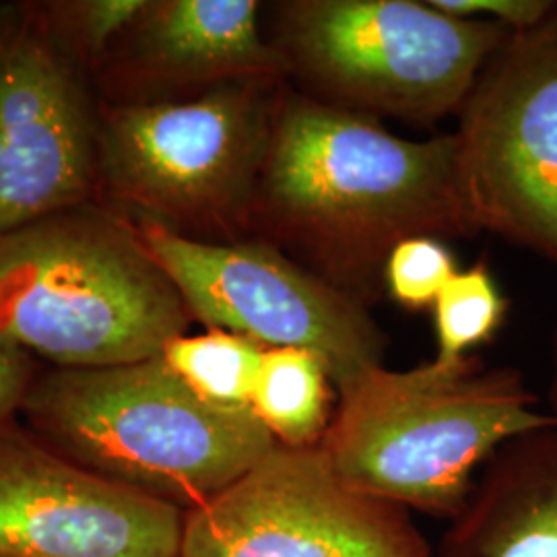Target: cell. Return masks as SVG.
<instances>
[{
    "instance_id": "12",
    "label": "cell",
    "mask_w": 557,
    "mask_h": 557,
    "mask_svg": "<svg viewBox=\"0 0 557 557\" xmlns=\"http://www.w3.org/2000/svg\"><path fill=\"white\" fill-rule=\"evenodd\" d=\"M257 0H149L98 75L100 101L178 100L223 83L285 79Z\"/></svg>"
},
{
    "instance_id": "13",
    "label": "cell",
    "mask_w": 557,
    "mask_h": 557,
    "mask_svg": "<svg viewBox=\"0 0 557 557\" xmlns=\"http://www.w3.org/2000/svg\"><path fill=\"white\" fill-rule=\"evenodd\" d=\"M440 557H557V428L510 440L485 462Z\"/></svg>"
},
{
    "instance_id": "19",
    "label": "cell",
    "mask_w": 557,
    "mask_h": 557,
    "mask_svg": "<svg viewBox=\"0 0 557 557\" xmlns=\"http://www.w3.org/2000/svg\"><path fill=\"white\" fill-rule=\"evenodd\" d=\"M430 7L458 20L485 17L510 29H527L545 20L554 9L552 0H425Z\"/></svg>"
},
{
    "instance_id": "21",
    "label": "cell",
    "mask_w": 557,
    "mask_h": 557,
    "mask_svg": "<svg viewBox=\"0 0 557 557\" xmlns=\"http://www.w3.org/2000/svg\"><path fill=\"white\" fill-rule=\"evenodd\" d=\"M549 405H552V416L557 418V347H556V370H554V380L549 388Z\"/></svg>"
},
{
    "instance_id": "3",
    "label": "cell",
    "mask_w": 557,
    "mask_h": 557,
    "mask_svg": "<svg viewBox=\"0 0 557 557\" xmlns=\"http://www.w3.org/2000/svg\"><path fill=\"white\" fill-rule=\"evenodd\" d=\"M21 413L62 457L184 512L215 498L277 446L248 407L200 398L161 356L40 372Z\"/></svg>"
},
{
    "instance_id": "10",
    "label": "cell",
    "mask_w": 557,
    "mask_h": 557,
    "mask_svg": "<svg viewBox=\"0 0 557 557\" xmlns=\"http://www.w3.org/2000/svg\"><path fill=\"white\" fill-rule=\"evenodd\" d=\"M100 98L32 2L0 7V234L98 200Z\"/></svg>"
},
{
    "instance_id": "8",
    "label": "cell",
    "mask_w": 557,
    "mask_h": 557,
    "mask_svg": "<svg viewBox=\"0 0 557 557\" xmlns=\"http://www.w3.org/2000/svg\"><path fill=\"white\" fill-rule=\"evenodd\" d=\"M140 238L172 278L193 320L250 338L264 349L319 356L335 388L379 368L386 337L370 308L257 238L199 242L151 221Z\"/></svg>"
},
{
    "instance_id": "7",
    "label": "cell",
    "mask_w": 557,
    "mask_h": 557,
    "mask_svg": "<svg viewBox=\"0 0 557 557\" xmlns=\"http://www.w3.org/2000/svg\"><path fill=\"white\" fill-rule=\"evenodd\" d=\"M458 114V184L473 225L557 267V2L510 34Z\"/></svg>"
},
{
    "instance_id": "14",
    "label": "cell",
    "mask_w": 557,
    "mask_h": 557,
    "mask_svg": "<svg viewBox=\"0 0 557 557\" xmlns=\"http://www.w3.org/2000/svg\"><path fill=\"white\" fill-rule=\"evenodd\" d=\"M326 363L312 351L267 349L250 397V411L278 446L319 448L335 413Z\"/></svg>"
},
{
    "instance_id": "4",
    "label": "cell",
    "mask_w": 557,
    "mask_h": 557,
    "mask_svg": "<svg viewBox=\"0 0 557 557\" xmlns=\"http://www.w3.org/2000/svg\"><path fill=\"white\" fill-rule=\"evenodd\" d=\"M190 322L135 221L100 200L0 234V333L57 368L158 358Z\"/></svg>"
},
{
    "instance_id": "2",
    "label": "cell",
    "mask_w": 557,
    "mask_h": 557,
    "mask_svg": "<svg viewBox=\"0 0 557 557\" xmlns=\"http://www.w3.org/2000/svg\"><path fill=\"white\" fill-rule=\"evenodd\" d=\"M537 403L518 370L471 356L403 372L379 366L338 386L320 448L361 494L453 520L506 442L557 428Z\"/></svg>"
},
{
    "instance_id": "15",
    "label": "cell",
    "mask_w": 557,
    "mask_h": 557,
    "mask_svg": "<svg viewBox=\"0 0 557 557\" xmlns=\"http://www.w3.org/2000/svg\"><path fill=\"white\" fill-rule=\"evenodd\" d=\"M264 347L223 329L172 338L161 358L200 398L232 409H250Z\"/></svg>"
},
{
    "instance_id": "18",
    "label": "cell",
    "mask_w": 557,
    "mask_h": 557,
    "mask_svg": "<svg viewBox=\"0 0 557 557\" xmlns=\"http://www.w3.org/2000/svg\"><path fill=\"white\" fill-rule=\"evenodd\" d=\"M457 275L455 259L444 242L430 236L400 242L384 271L386 294L409 310L432 306L444 285Z\"/></svg>"
},
{
    "instance_id": "17",
    "label": "cell",
    "mask_w": 557,
    "mask_h": 557,
    "mask_svg": "<svg viewBox=\"0 0 557 557\" xmlns=\"http://www.w3.org/2000/svg\"><path fill=\"white\" fill-rule=\"evenodd\" d=\"M442 363L469 358V351L494 337L506 314V299L483 262L450 278L434 301Z\"/></svg>"
},
{
    "instance_id": "11",
    "label": "cell",
    "mask_w": 557,
    "mask_h": 557,
    "mask_svg": "<svg viewBox=\"0 0 557 557\" xmlns=\"http://www.w3.org/2000/svg\"><path fill=\"white\" fill-rule=\"evenodd\" d=\"M184 520L0 423V557H180Z\"/></svg>"
},
{
    "instance_id": "6",
    "label": "cell",
    "mask_w": 557,
    "mask_h": 557,
    "mask_svg": "<svg viewBox=\"0 0 557 557\" xmlns=\"http://www.w3.org/2000/svg\"><path fill=\"white\" fill-rule=\"evenodd\" d=\"M267 38L287 83L368 119L434 124L460 112L515 29L458 20L425 0H285Z\"/></svg>"
},
{
    "instance_id": "20",
    "label": "cell",
    "mask_w": 557,
    "mask_h": 557,
    "mask_svg": "<svg viewBox=\"0 0 557 557\" xmlns=\"http://www.w3.org/2000/svg\"><path fill=\"white\" fill-rule=\"evenodd\" d=\"M38 376L32 354L0 333V423L13 421Z\"/></svg>"
},
{
    "instance_id": "9",
    "label": "cell",
    "mask_w": 557,
    "mask_h": 557,
    "mask_svg": "<svg viewBox=\"0 0 557 557\" xmlns=\"http://www.w3.org/2000/svg\"><path fill=\"white\" fill-rule=\"evenodd\" d=\"M180 557H432L405 508L338 478L322 448L275 446L186 512Z\"/></svg>"
},
{
    "instance_id": "5",
    "label": "cell",
    "mask_w": 557,
    "mask_h": 557,
    "mask_svg": "<svg viewBox=\"0 0 557 557\" xmlns=\"http://www.w3.org/2000/svg\"><path fill=\"white\" fill-rule=\"evenodd\" d=\"M285 87L255 77L178 100L100 101L98 200L182 238H246Z\"/></svg>"
},
{
    "instance_id": "16",
    "label": "cell",
    "mask_w": 557,
    "mask_h": 557,
    "mask_svg": "<svg viewBox=\"0 0 557 557\" xmlns=\"http://www.w3.org/2000/svg\"><path fill=\"white\" fill-rule=\"evenodd\" d=\"M149 0H44L32 2L52 40L94 79Z\"/></svg>"
},
{
    "instance_id": "1",
    "label": "cell",
    "mask_w": 557,
    "mask_h": 557,
    "mask_svg": "<svg viewBox=\"0 0 557 557\" xmlns=\"http://www.w3.org/2000/svg\"><path fill=\"white\" fill-rule=\"evenodd\" d=\"M455 135L403 139L379 120L310 100L289 83L262 165L246 238L358 299L386 294L393 250L411 238H473Z\"/></svg>"
}]
</instances>
